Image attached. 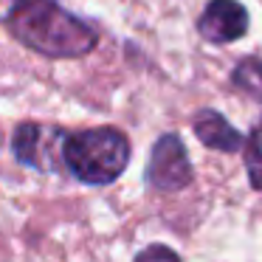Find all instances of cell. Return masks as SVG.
<instances>
[{
	"instance_id": "6da1fadb",
	"label": "cell",
	"mask_w": 262,
	"mask_h": 262,
	"mask_svg": "<svg viewBox=\"0 0 262 262\" xmlns=\"http://www.w3.org/2000/svg\"><path fill=\"white\" fill-rule=\"evenodd\" d=\"M6 26L26 48L46 57H82L96 48V31L57 0H12Z\"/></svg>"
},
{
	"instance_id": "7a4b0ae2",
	"label": "cell",
	"mask_w": 262,
	"mask_h": 262,
	"mask_svg": "<svg viewBox=\"0 0 262 262\" xmlns=\"http://www.w3.org/2000/svg\"><path fill=\"white\" fill-rule=\"evenodd\" d=\"M130 161V141L116 127H93L68 136L65 141V166L71 175L91 186L113 183Z\"/></svg>"
},
{
	"instance_id": "3957f363",
	"label": "cell",
	"mask_w": 262,
	"mask_h": 262,
	"mask_svg": "<svg viewBox=\"0 0 262 262\" xmlns=\"http://www.w3.org/2000/svg\"><path fill=\"white\" fill-rule=\"evenodd\" d=\"M65 141H68V133L59 127L26 121V124L14 127L12 152L20 164L51 172L59 164H65Z\"/></svg>"
},
{
	"instance_id": "277c9868",
	"label": "cell",
	"mask_w": 262,
	"mask_h": 262,
	"mask_svg": "<svg viewBox=\"0 0 262 262\" xmlns=\"http://www.w3.org/2000/svg\"><path fill=\"white\" fill-rule=\"evenodd\" d=\"M189 181H192V166L183 141L178 136H161L147 164V183L158 192H178L189 186Z\"/></svg>"
},
{
	"instance_id": "5b68a950",
	"label": "cell",
	"mask_w": 262,
	"mask_h": 262,
	"mask_svg": "<svg viewBox=\"0 0 262 262\" xmlns=\"http://www.w3.org/2000/svg\"><path fill=\"white\" fill-rule=\"evenodd\" d=\"M198 31L203 40L217 46L234 42L248 31V12L237 0H211L198 20Z\"/></svg>"
},
{
	"instance_id": "8992f818",
	"label": "cell",
	"mask_w": 262,
	"mask_h": 262,
	"mask_svg": "<svg viewBox=\"0 0 262 262\" xmlns=\"http://www.w3.org/2000/svg\"><path fill=\"white\" fill-rule=\"evenodd\" d=\"M194 133H198V138L206 147L220 149V152H237L245 141L243 133L234 130V127L228 124L220 113H214V110H200V113L194 116Z\"/></svg>"
},
{
	"instance_id": "52a82bcc",
	"label": "cell",
	"mask_w": 262,
	"mask_h": 262,
	"mask_svg": "<svg viewBox=\"0 0 262 262\" xmlns=\"http://www.w3.org/2000/svg\"><path fill=\"white\" fill-rule=\"evenodd\" d=\"M231 79H234V85H237L239 91H245L248 96L262 99V59H256V57L243 59V62L234 68Z\"/></svg>"
},
{
	"instance_id": "ba28073f",
	"label": "cell",
	"mask_w": 262,
	"mask_h": 262,
	"mask_svg": "<svg viewBox=\"0 0 262 262\" xmlns=\"http://www.w3.org/2000/svg\"><path fill=\"white\" fill-rule=\"evenodd\" d=\"M245 166H248L251 186L262 192V127H256L245 144Z\"/></svg>"
},
{
	"instance_id": "9c48e42d",
	"label": "cell",
	"mask_w": 262,
	"mask_h": 262,
	"mask_svg": "<svg viewBox=\"0 0 262 262\" xmlns=\"http://www.w3.org/2000/svg\"><path fill=\"white\" fill-rule=\"evenodd\" d=\"M136 262H181V259H178V254L172 248H166V245H149V248H144L141 254L136 256Z\"/></svg>"
}]
</instances>
